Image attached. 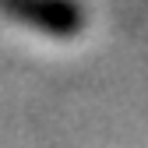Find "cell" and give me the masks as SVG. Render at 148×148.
<instances>
[{"mask_svg":"<svg viewBox=\"0 0 148 148\" xmlns=\"http://www.w3.org/2000/svg\"><path fill=\"white\" fill-rule=\"evenodd\" d=\"M0 11L53 39H71L85 28V7L78 0H0Z\"/></svg>","mask_w":148,"mask_h":148,"instance_id":"obj_1","label":"cell"}]
</instances>
